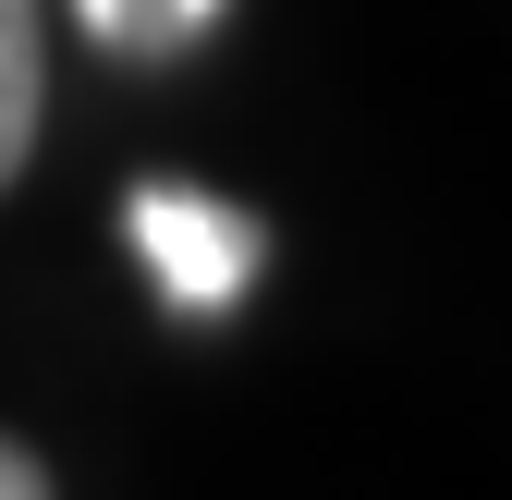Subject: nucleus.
Instances as JSON below:
<instances>
[{"mask_svg":"<svg viewBox=\"0 0 512 500\" xmlns=\"http://www.w3.org/2000/svg\"><path fill=\"white\" fill-rule=\"evenodd\" d=\"M135 244H147V269H159L171 305H232L244 269H256V220L183 196V183H147V196H135Z\"/></svg>","mask_w":512,"mask_h":500,"instance_id":"f257e3e1","label":"nucleus"},{"mask_svg":"<svg viewBox=\"0 0 512 500\" xmlns=\"http://www.w3.org/2000/svg\"><path fill=\"white\" fill-rule=\"evenodd\" d=\"M37 122H49V25L37 0H0V196L37 159Z\"/></svg>","mask_w":512,"mask_h":500,"instance_id":"f03ea898","label":"nucleus"},{"mask_svg":"<svg viewBox=\"0 0 512 500\" xmlns=\"http://www.w3.org/2000/svg\"><path fill=\"white\" fill-rule=\"evenodd\" d=\"M74 13H86V37H98L110 61H171V49L208 37L220 0H74Z\"/></svg>","mask_w":512,"mask_h":500,"instance_id":"7ed1b4c3","label":"nucleus"},{"mask_svg":"<svg viewBox=\"0 0 512 500\" xmlns=\"http://www.w3.org/2000/svg\"><path fill=\"white\" fill-rule=\"evenodd\" d=\"M0 500H61V488H49V464L13 440V427H0Z\"/></svg>","mask_w":512,"mask_h":500,"instance_id":"20e7f679","label":"nucleus"}]
</instances>
